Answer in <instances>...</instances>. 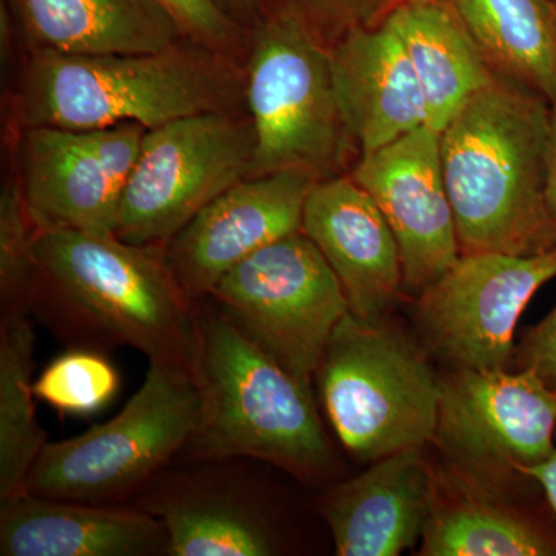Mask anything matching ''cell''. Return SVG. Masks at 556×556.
I'll list each match as a JSON object with an SVG mask.
<instances>
[{
    "instance_id": "29",
    "label": "cell",
    "mask_w": 556,
    "mask_h": 556,
    "mask_svg": "<svg viewBox=\"0 0 556 556\" xmlns=\"http://www.w3.org/2000/svg\"><path fill=\"white\" fill-rule=\"evenodd\" d=\"M177 22L182 35L206 46H222L232 38L229 14L214 0H156Z\"/></svg>"
},
{
    "instance_id": "34",
    "label": "cell",
    "mask_w": 556,
    "mask_h": 556,
    "mask_svg": "<svg viewBox=\"0 0 556 556\" xmlns=\"http://www.w3.org/2000/svg\"><path fill=\"white\" fill-rule=\"evenodd\" d=\"M554 2H555V7H556V0H554Z\"/></svg>"
},
{
    "instance_id": "6",
    "label": "cell",
    "mask_w": 556,
    "mask_h": 556,
    "mask_svg": "<svg viewBox=\"0 0 556 556\" xmlns=\"http://www.w3.org/2000/svg\"><path fill=\"white\" fill-rule=\"evenodd\" d=\"M192 372L149 362L118 415L79 437L47 442L25 492L89 504H131L188 448L199 420Z\"/></svg>"
},
{
    "instance_id": "5",
    "label": "cell",
    "mask_w": 556,
    "mask_h": 556,
    "mask_svg": "<svg viewBox=\"0 0 556 556\" xmlns=\"http://www.w3.org/2000/svg\"><path fill=\"white\" fill-rule=\"evenodd\" d=\"M332 431L354 459L371 464L437 434L442 372L416 338L391 321L348 314L314 376Z\"/></svg>"
},
{
    "instance_id": "28",
    "label": "cell",
    "mask_w": 556,
    "mask_h": 556,
    "mask_svg": "<svg viewBox=\"0 0 556 556\" xmlns=\"http://www.w3.org/2000/svg\"><path fill=\"white\" fill-rule=\"evenodd\" d=\"M148 131V127L138 123L112 124L101 129L83 131L91 152L100 160L121 193L137 167Z\"/></svg>"
},
{
    "instance_id": "11",
    "label": "cell",
    "mask_w": 556,
    "mask_h": 556,
    "mask_svg": "<svg viewBox=\"0 0 556 556\" xmlns=\"http://www.w3.org/2000/svg\"><path fill=\"white\" fill-rule=\"evenodd\" d=\"M554 278L556 249L540 255L460 254L415 298L416 339L447 369H511L519 318Z\"/></svg>"
},
{
    "instance_id": "13",
    "label": "cell",
    "mask_w": 556,
    "mask_h": 556,
    "mask_svg": "<svg viewBox=\"0 0 556 556\" xmlns=\"http://www.w3.org/2000/svg\"><path fill=\"white\" fill-rule=\"evenodd\" d=\"M314 175L281 170L237 182L200 211L164 247L175 277L193 302L260 249L302 230Z\"/></svg>"
},
{
    "instance_id": "14",
    "label": "cell",
    "mask_w": 556,
    "mask_h": 556,
    "mask_svg": "<svg viewBox=\"0 0 556 556\" xmlns=\"http://www.w3.org/2000/svg\"><path fill=\"white\" fill-rule=\"evenodd\" d=\"M243 460L169 467L131 503L166 527L169 556L280 554L276 525Z\"/></svg>"
},
{
    "instance_id": "3",
    "label": "cell",
    "mask_w": 556,
    "mask_h": 556,
    "mask_svg": "<svg viewBox=\"0 0 556 556\" xmlns=\"http://www.w3.org/2000/svg\"><path fill=\"white\" fill-rule=\"evenodd\" d=\"M199 345L192 378L200 407L182 457L188 463L247 459L303 484H321L338 457L313 383L292 376L208 298L197 302Z\"/></svg>"
},
{
    "instance_id": "22",
    "label": "cell",
    "mask_w": 556,
    "mask_h": 556,
    "mask_svg": "<svg viewBox=\"0 0 556 556\" xmlns=\"http://www.w3.org/2000/svg\"><path fill=\"white\" fill-rule=\"evenodd\" d=\"M388 14L422 87L428 126L441 131L496 75L442 0H401Z\"/></svg>"
},
{
    "instance_id": "10",
    "label": "cell",
    "mask_w": 556,
    "mask_h": 556,
    "mask_svg": "<svg viewBox=\"0 0 556 556\" xmlns=\"http://www.w3.org/2000/svg\"><path fill=\"white\" fill-rule=\"evenodd\" d=\"M251 121L222 110L149 129L121 193L116 237L137 247H166L223 192L251 177Z\"/></svg>"
},
{
    "instance_id": "31",
    "label": "cell",
    "mask_w": 556,
    "mask_h": 556,
    "mask_svg": "<svg viewBox=\"0 0 556 556\" xmlns=\"http://www.w3.org/2000/svg\"><path fill=\"white\" fill-rule=\"evenodd\" d=\"M525 475L536 482L541 493L546 497L548 506H551L552 511L556 515V439L552 455L544 463L527 468Z\"/></svg>"
},
{
    "instance_id": "33",
    "label": "cell",
    "mask_w": 556,
    "mask_h": 556,
    "mask_svg": "<svg viewBox=\"0 0 556 556\" xmlns=\"http://www.w3.org/2000/svg\"><path fill=\"white\" fill-rule=\"evenodd\" d=\"M214 2L217 3L219 9L225 11L226 14H229V11L241 14L254 9L257 0H214Z\"/></svg>"
},
{
    "instance_id": "23",
    "label": "cell",
    "mask_w": 556,
    "mask_h": 556,
    "mask_svg": "<svg viewBox=\"0 0 556 556\" xmlns=\"http://www.w3.org/2000/svg\"><path fill=\"white\" fill-rule=\"evenodd\" d=\"M490 70L556 101L554 0H442Z\"/></svg>"
},
{
    "instance_id": "21",
    "label": "cell",
    "mask_w": 556,
    "mask_h": 556,
    "mask_svg": "<svg viewBox=\"0 0 556 556\" xmlns=\"http://www.w3.org/2000/svg\"><path fill=\"white\" fill-rule=\"evenodd\" d=\"M33 50L155 53L181 30L156 0H7Z\"/></svg>"
},
{
    "instance_id": "18",
    "label": "cell",
    "mask_w": 556,
    "mask_h": 556,
    "mask_svg": "<svg viewBox=\"0 0 556 556\" xmlns=\"http://www.w3.org/2000/svg\"><path fill=\"white\" fill-rule=\"evenodd\" d=\"M2 556L169 555L159 518L135 504H89L25 492L0 504Z\"/></svg>"
},
{
    "instance_id": "9",
    "label": "cell",
    "mask_w": 556,
    "mask_h": 556,
    "mask_svg": "<svg viewBox=\"0 0 556 556\" xmlns=\"http://www.w3.org/2000/svg\"><path fill=\"white\" fill-rule=\"evenodd\" d=\"M208 299L292 376L313 383L350 305L321 252L300 230L225 274Z\"/></svg>"
},
{
    "instance_id": "27",
    "label": "cell",
    "mask_w": 556,
    "mask_h": 556,
    "mask_svg": "<svg viewBox=\"0 0 556 556\" xmlns=\"http://www.w3.org/2000/svg\"><path fill=\"white\" fill-rule=\"evenodd\" d=\"M288 10L318 35L340 38L358 25L375 24L401 0H288Z\"/></svg>"
},
{
    "instance_id": "20",
    "label": "cell",
    "mask_w": 556,
    "mask_h": 556,
    "mask_svg": "<svg viewBox=\"0 0 556 556\" xmlns=\"http://www.w3.org/2000/svg\"><path fill=\"white\" fill-rule=\"evenodd\" d=\"M437 501L420 556H556L551 506L525 507L511 496L468 484L437 467Z\"/></svg>"
},
{
    "instance_id": "25",
    "label": "cell",
    "mask_w": 556,
    "mask_h": 556,
    "mask_svg": "<svg viewBox=\"0 0 556 556\" xmlns=\"http://www.w3.org/2000/svg\"><path fill=\"white\" fill-rule=\"evenodd\" d=\"M121 378L105 353L68 348L35 380L36 399L67 415L89 416L112 402Z\"/></svg>"
},
{
    "instance_id": "32",
    "label": "cell",
    "mask_w": 556,
    "mask_h": 556,
    "mask_svg": "<svg viewBox=\"0 0 556 556\" xmlns=\"http://www.w3.org/2000/svg\"><path fill=\"white\" fill-rule=\"evenodd\" d=\"M547 203L556 222V101L551 104V127H548Z\"/></svg>"
},
{
    "instance_id": "24",
    "label": "cell",
    "mask_w": 556,
    "mask_h": 556,
    "mask_svg": "<svg viewBox=\"0 0 556 556\" xmlns=\"http://www.w3.org/2000/svg\"><path fill=\"white\" fill-rule=\"evenodd\" d=\"M35 328L30 313L0 316V504L25 493L46 447L35 405Z\"/></svg>"
},
{
    "instance_id": "30",
    "label": "cell",
    "mask_w": 556,
    "mask_h": 556,
    "mask_svg": "<svg viewBox=\"0 0 556 556\" xmlns=\"http://www.w3.org/2000/svg\"><path fill=\"white\" fill-rule=\"evenodd\" d=\"M514 369H532L556 390V306L518 343Z\"/></svg>"
},
{
    "instance_id": "17",
    "label": "cell",
    "mask_w": 556,
    "mask_h": 556,
    "mask_svg": "<svg viewBox=\"0 0 556 556\" xmlns=\"http://www.w3.org/2000/svg\"><path fill=\"white\" fill-rule=\"evenodd\" d=\"M329 51L340 112L361 155L428 126L422 87L390 14L343 33Z\"/></svg>"
},
{
    "instance_id": "26",
    "label": "cell",
    "mask_w": 556,
    "mask_h": 556,
    "mask_svg": "<svg viewBox=\"0 0 556 556\" xmlns=\"http://www.w3.org/2000/svg\"><path fill=\"white\" fill-rule=\"evenodd\" d=\"M36 230L21 182H7L0 195V316L30 313Z\"/></svg>"
},
{
    "instance_id": "8",
    "label": "cell",
    "mask_w": 556,
    "mask_h": 556,
    "mask_svg": "<svg viewBox=\"0 0 556 556\" xmlns=\"http://www.w3.org/2000/svg\"><path fill=\"white\" fill-rule=\"evenodd\" d=\"M556 390L532 369L442 371L437 434L442 467L500 495L536 484L527 468L555 448Z\"/></svg>"
},
{
    "instance_id": "12",
    "label": "cell",
    "mask_w": 556,
    "mask_h": 556,
    "mask_svg": "<svg viewBox=\"0 0 556 556\" xmlns=\"http://www.w3.org/2000/svg\"><path fill=\"white\" fill-rule=\"evenodd\" d=\"M351 177L386 215L401 249L405 292L417 298L460 257L441 131L422 126L361 155Z\"/></svg>"
},
{
    "instance_id": "19",
    "label": "cell",
    "mask_w": 556,
    "mask_h": 556,
    "mask_svg": "<svg viewBox=\"0 0 556 556\" xmlns=\"http://www.w3.org/2000/svg\"><path fill=\"white\" fill-rule=\"evenodd\" d=\"M21 186L36 228L116 236L121 192L83 131L27 127Z\"/></svg>"
},
{
    "instance_id": "1",
    "label": "cell",
    "mask_w": 556,
    "mask_h": 556,
    "mask_svg": "<svg viewBox=\"0 0 556 556\" xmlns=\"http://www.w3.org/2000/svg\"><path fill=\"white\" fill-rule=\"evenodd\" d=\"M31 317L67 348H134L149 362L192 372L197 302L186 294L164 247L116 236L38 229L33 241Z\"/></svg>"
},
{
    "instance_id": "15",
    "label": "cell",
    "mask_w": 556,
    "mask_h": 556,
    "mask_svg": "<svg viewBox=\"0 0 556 556\" xmlns=\"http://www.w3.org/2000/svg\"><path fill=\"white\" fill-rule=\"evenodd\" d=\"M302 232L321 252L358 320L390 317L405 294L401 249L371 195L353 177L320 179L303 211Z\"/></svg>"
},
{
    "instance_id": "7",
    "label": "cell",
    "mask_w": 556,
    "mask_h": 556,
    "mask_svg": "<svg viewBox=\"0 0 556 556\" xmlns=\"http://www.w3.org/2000/svg\"><path fill=\"white\" fill-rule=\"evenodd\" d=\"M248 104L255 137L251 177L281 170L336 177L357 149L340 112L331 51L289 10L255 36Z\"/></svg>"
},
{
    "instance_id": "2",
    "label": "cell",
    "mask_w": 556,
    "mask_h": 556,
    "mask_svg": "<svg viewBox=\"0 0 556 556\" xmlns=\"http://www.w3.org/2000/svg\"><path fill=\"white\" fill-rule=\"evenodd\" d=\"M551 102L495 76L441 130V161L460 254L556 249L547 203Z\"/></svg>"
},
{
    "instance_id": "16",
    "label": "cell",
    "mask_w": 556,
    "mask_h": 556,
    "mask_svg": "<svg viewBox=\"0 0 556 556\" xmlns=\"http://www.w3.org/2000/svg\"><path fill=\"white\" fill-rule=\"evenodd\" d=\"M426 450L380 457L357 477L328 486L318 511L336 555L397 556L420 544L438 489Z\"/></svg>"
},
{
    "instance_id": "4",
    "label": "cell",
    "mask_w": 556,
    "mask_h": 556,
    "mask_svg": "<svg viewBox=\"0 0 556 556\" xmlns=\"http://www.w3.org/2000/svg\"><path fill=\"white\" fill-rule=\"evenodd\" d=\"M225 79L190 51L61 53L33 50L21 91L25 127L87 131L119 123L148 129L215 112Z\"/></svg>"
}]
</instances>
